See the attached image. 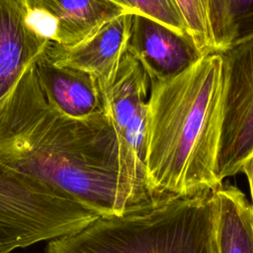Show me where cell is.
<instances>
[{
    "label": "cell",
    "mask_w": 253,
    "mask_h": 253,
    "mask_svg": "<svg viewBox=\"0 0 253 253\" xmlns=\"http://www.w3.org/2000/svg\"><path fill=\"white\" fill-rule=\"evenodd\" d=\"M214 192L99 216L48 241L44 253H216Z\"/></svg>",
    "instance_id": "cell-3"
},
{
    "label": "cell",
    "mask_w": 253,
    "mask_h": 253,
    "mask_svg": "<svg viewBox=\"0 0 253 253\" xmlns=\"http://www.w3.org/2000/svg\"><path fill=\"white\" fill-rule=\"evenodd\" d=\"M34 67L46 101L62 115L86 119L105 112L100 86L91 74L53 63L45 50Z\"/></svg>",
    "instance_id": "cell-11"
},
{
    "label": "cell",
    "mask_w": 253,
    "mask_h": 253,
    "mask_svg": "<svg viewBox=\"0 0 253 253\" xmlns=\"http://www.w3.org/2000/svg\"><path fill=\"white\" fill-rule=\"evenodd\" d=\"M210 20L219 53L253 37V0H210Z\"/></svg>",
    "instance_id": "cell-13"
},
{
    "label": "cell",
    "mask_w": 253,
    "mask_h": 253,
    "mask_svg": "<svg viewBox=\"0 0 253 253\" xmlns=\"http://www.w3.org/2000/svg\"><path fill=\"white\" fill-rule=\"evenodd\" d=\"M131 14H138L171 28L181 35L189 36L184 19L175 0H109Z\"/></svg>",
    "instance_id": "cell-15"
},
{
    "label": "cell",
    "mask_w": 253,
    "mask_h": 253,
    "mask_svg": "<svg viewBox=\"0 0 253 253\" xmlns=\"http://www.w3.org/2000/svg\"><path fill=\"white\" fill-rule=\"evenodd\" d=\"M49 42L32 19L29 0H0V111Z\"/></svg>",
    "instance_id": "cell-7"
},
{
    "label": "cell",
    "mask_w": 253,
    "mask_h": 253,
    "mask_svg": "<svg viewBox=\"0 0 253 253\" xmlns=\"http://www.w3.org/2000/svg\"><path fill=\"white\" fill-rule=\"evenodd\" d=\"M98 217L66 194L0 166V253L76 232Z\"/></svg>",
    "instance_id": "cell-4"
},
{
    "label": "cell",
    "mask_w": 253,
    "mask_h": 253,
    "mask_svg": "<svg viewBox=\"0 0 253 253\" xmlns=\"http://www.w3.org/2000/svg\"><path fill=\"white\" fill-rule=\"evenodd\" d=\"M240 172H243L247 179L248 183L250 186V193H251V199H252V204H251V211H252V215H253V154L249 156L245 162L242 164Z\"/></svg>",
    "instance_id": "cell-16"
},
{
    "label": "cell",
    "mask_w": 253,
    "mask_h": 253,
    "mask_svg": "<svg viewBox=\"0 0 253 253\" xmlns=\"http://www.w3.org/2000/svg\"><path fill=\"white\" fill-rule=\"evenodd\" d=\"M148 86L150 80L145 70L126 51L113 82L102 91L105 112L113 123L124 155L141 173H145Z\"/></svg>",
    "instance_id": "cell-6"
},
{
    "label": "cell",
    "mask_w": 253,
    "mask_h": 253,
    "mask_svg": "<svg viewBox=\"0 0 253 253\" xmlns=\"http://www.w3.org/2000/svg\"><path fill=\"white\" fill-rule=\"evenodd\" d=\"M132 18L133 14L125 13L72 47L49 42L45 53L57 65L74 67L94 76L102 92L113 82L126 51Z\"/></svg>",
    "instance_id": "cell-10"
},
{
    "label": "cell",
    "mask_w": 253,
    "mask_h": 253,
    "mask_svg": "<svg viewBox=\"0 0 253 253\" xmlns=\"http://www.w3.org/2000/svg\"><path fill=\"white\" fill-rule=\"evenodd\" d=\"M216 253H253V215L246 196L232 185L215 192Z\"/></svg>",
    "instance_id": "cell-12"
},
{
    "label": "cell",
    "mask_w": 253,
    "mask_h": 253,
    "mask_svg": "<svg viewBox=\"0 0 253 253\" xmlns=\"http://www.w3.org/2000/svg\"><path fill=\"white\" fill-rule=\"evenodd\" d=\"M221 104L219 53L172 78L150 81L145 173L151 189L175 199L222 185L215 174Z\"/></svg>",
    "instance_id": "cell-2"
},
{
    "label": "cell",
    "mask_w": 253,
    "mask_h": 253,
    "mask_svg": "<svg viewBox=\"0 0 253 253\" xmlns=\"http://www.w3.org/2000/svg\"><path fill=\"white\" fill-rule=\"evenodd\" d=\"M31 16L50 42L75 46L111 20L129 13L109 0H29Z\"/></svg>",
    "instance_id": "cell-9"
},
{
    "label": "cell",
    "mask_w": 253,
    "mask_h": 253,
    "mask_svg": "<svg viewBox=\"0 0 253 253\" xmlns=\"http://www.w3.org/2000/svg\"><path fill=\"white\" fill-rule=\"evenodd\" d=\"M219 54L222 104L215 174L222 182L239 173L253 154V37Z\"/></svg>",
    "instance_id": "cell-5"
},
{
    "label": "cell",
    "mask_w": 253,
    "mask_h": 253,
    "mask_svg": "<svg viewBox=\"0 0 253 253\" xmlns=\"http://www.w3.org/2000/svg\"><path fill=\"white\" fill-rule=\"evenodd\" d=\"M187 33L203 56L216 53L211 20L210 0H175Z\"/></svg>",
    "instance_id": "cell-14"
},
{
    "label": "cell",
    "mask_w": 253,
    "mask_h": 253,
    "mask_svg": "<svg viewBox=\"0 0 253 253\" xmlns=\"http://www.w3.org/2000/svg\"><path fill=\"white\" fill-rule=\"evenodd\" d=\"M34 65L0 111L1 167L66 194L99 216L138 211L173 199L135 177L106 112L74 119L52 108Z\"/></svg>",
    "instance_id": "cell-1"
},
{
    "label": "cell",
    "mask_w": 253,
    "mask_h": 253,
    "mask_svg": "<svg viewBox=\"0 0 253 253\" xmlns=\"http://www.w3.org/2000/svg\"><path fill=\"white\" fill-rule=\"evenodd\" d=\"M126 51L150 81L172 78L204 57L189 36L138 14H133Z\"/></svg>",
    "instance_id": "cell-8"
}]
</instances>
